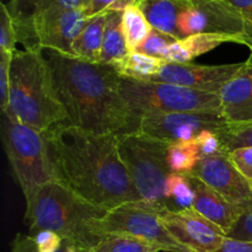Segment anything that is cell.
<instances>
[{"label":"cell","mask_w":252,"mask_h":252,"mask_svg":"<svg viewBox=\"0 0 252 252\" xmlns=\"http://www.w3.org/2000/svg\"><path fill=\"white\" fill-rule=\"evenodd\" d=\"M46 133L57 179L78 196L106 211L140 201L121 159L117 135L69 123H59Z\"/></svg>","instance_id":"1"},{"label":"cell","mask_w":252,"mask_h":252,"mask_svg":"<svg viewBox=\"0 0 252 252\" xmlns=\"http://www.w3.org/2000/svg\"><path fill=\"white\" fill-rule=\"evenodd\" d=\"M47 51L66 123L98 134L120 135L139 129L140 117L121 95V74L113 66Z\"/></svg>","instance_id":"2"},{"label":"cell","mask_w":252,"mask_h":252,"mask_svg":"<svg viewBox=\"0 0 252 252\" xmlns=\"http://www.w3.org/2000/svg\"><path fill=\"white\" fill-rule=\"evenodd\" d=\"M107 212L81 198L62 182L53 181L37 189L26 202L25 220L30 235L51 230L79 252H90L102 239L95 231L94 221Z\"/></svg>","instance_id":"3"},{"label":"cell","mask_w":252,"mask_h":252,"mask_svg":"<svg viewBox=\"0 0 252 252\" xmlns=\"http://www.w3.org/2000/svg\"><path fill=\"white\" fill-rule=\"evenodd\" d=\"M2 115L42 132L68 122L42 49L14 53L10 66L9 106Z\"/></svg>","instance_id":"4"},{"label":"cell","mask_w":252,"mask_h":252,"mask_svg":"<svg viewBox=\"0 0 252 252\" xmlns=\"http://www.w3.org/2000/svg\"><path fill=\"white\" fill-rule=\"evenodd\" d=\"M46 132L2 115V144L26 202L42 186L58 181Z\"/></svg>","instance_id":"5"},{"label":"cell","mask_w":252,"mask_h":252,"mask_svg":"<svg viewBox=\"0 0 252 252\" xmlns=\"http://www.w3.org/2000/svg\"><path fill=\"white\" fill-rule=\"evenodd\" d=\"M118 152L140 199L169 207L165 184L171 174L167 165L170 143L144 134L140 130L117 135Z\"/></svg>","instance_id":"6"},{"label":"cell","mask_w":252,"mask_h":252,"mask_svg":"<svg viewBox=\"0 0 252 252\" xmlns=\"http://www.w3.org/2000/svg\"><path fill=\"white\" fill-rule=\"evenodd\" d=\"M120 91L140 118L149 113L221 112L220 96L217 93L123 75H121Z\"/></svg>","instance_id":"7"},{"label":"cell","mask_w":252,"mask_h":252,"mask_svg":"<svg viewBox=\"0 0 252 252\" xmlns=\"http://www.w3.org/2000/svg\"><path fill=\"white\" fill-rule=\"evenodd\" d=\"M158 204L143 199L111 209L94 221L95 231L103 238L107 234H121L142 239L167 252H194L180 243L166 229L157 214Z\"/></svg>","instance_id":"8"},{"label":"cell","mask_w":252,"mask_h":252,"mask_svg":"<svg viewBox=\"0 0 252 252\" xmlns=\"http://www.w3.org/2000/svg\"><path fill=\"white\" fill-rule=\"evenodd\" d=\"M182 39L198 33L224 34L233 37L252 51V33L235 7L226 0H211L192 5L179 17Z\"/></svg>","instance_id":"9"},{"label":"cell","mask_w":252,"mask_h":252,"mask_svg":"<svg viewBox=\"0 0 252 252\" xmlns=\"http://www.w3.org/2000/svg\"><path fill=\"white\" fill-rule=\"evenodd\" d=\"M228 125L221 112H167L142 116L139 129L167 143L191 142L203 130L218 133Z\"/></svg>","instance_id":"10"},{"label":"cell","mask_w":252,"mask_h":252,"mask_svg":"<svg viewBox=\"0 0 252 252\" xmlns=\"http://www.w3.org/2000/svg\"><path fill=\"white\" fill-rule=\"evenodd\" d=\"M157 214L167 230L194 252H214L223 245L226 234L194 208L174 211L157 206Z\"/></svg>","instance_id":"11"},{"label":"cell","mask_w":252,"mask_h":252,"mask_svg":"<svg viewBox=\"0 0 252 252\" xmlns=\"http://www.w3.org/2000/svg\"><path fill=\"white\" fill-rule=\"evenodd\" d=\"M191 174L202 180L230 203L244 209L252 208L250 184L231 161L226 150L211 157L201 158Z\"/></svg>","instance_id":"12"},{"label":"cell","mask_w":252,"mask_h":252,"mask_svg":"<svg viewBox=\"0 0 252 252\" xmlns=\"http://www.w3.org/2000/svg\"><path fill=\"white\" fill-rule=\"evenodd\" d=\"M89 19L86 10L44 11L36 16L33 29L41 49L74 57L73 46Z\"/></svg>","instance_id":"13"},{"label":"cell","mask_w":252,"mask_h":252,"mask_svg":"<svg viewBox=\"0 0 252 252\" xmlns=\"http://www.w3.org/2000/svg\"><path fill=\"white\" fill-rule=\"evenodd\" d=\"M243 63L225 65H198V64L165 63L152 81L185 86L193 90L217 93L235 75Z\"/></svg>","instance_id":"14"},{"label":"cell","mask_w":252,"mask_h":252,"mask_svg":"<svg viewBox=\"0 0 252 252\" xmlns=\"http://www.w3.org/2000/svg\"><path fill=\"white\" fill-rule=\"evenodd\" d=\"M221 113L229 125L252 122V59L244 62L238 73L221 88Z\"/></svg>","instance_id":"15"},{"label":"cell","mask_w":252,"mask_h":252,"mask_svg":"<svg viewBox=\"0 0 252 252\" xmlns=\"http://www.w3.org/2000/svg\"><path fill=\"white\" fill-rule=\"evenodd\" d=\"M186 175L194 191L193 208L209 219L212 223L218 225L228 236L239 218L248 209H244L226 201L223 196H220L218 192L211 189L208 185L204 184L191 172H186Z\"/></svg>","instance_id":"16"},{"label":"cell","mask_w":252,"mask_h":252,"mask_svg":"<svg viewBox=\"0 0 252 252\" xmlns=\"http://www.w3.org/2000/svg\"><path fill=\"white\" fill-rule=\"evenodd\" d=\"M153 29L182 39L179 31V17L192 6L191 0H142L138 5Z\"/></svg>","instance_id":"17"},{"label":"cell","mask_w":252,"mask_h":252,"mask_svg":"<svg viewBox=\"0 0 252 252\" xmlns=\"http://www.w3.org/2000/svg\"><path fill=\"white\" fill-rule=\"evenodd\" d=\"M129 54L122 29V12H108L98 63L113 66L121 74Z\"/></svg>","instance_id":"18"},{"label":"cell","mask_w":252,"mask_h":252,"mask_svg":"<svg viewBox=\"0 0 252 252\" xmlns=\"http://www.w3.org/2000/svg\"><path fill=\"white\" fill-rule=\"evenodd\" d=\"M41 2L42 0H10L6 4L16 27L17 41L24 44L25 51L41 49L33 29V21L41 9Z\"/></svg>","instance_id":"19"},{"label":"cell","mask_w":252,"mask_h":252,"mask_svg":"<svg viewBox=\"0 0 252 252\" xmlns=\"http://www.w3.org/2000/svg\"><path fill=\"white\" fill-rule=\"evenodd\" d=\"M107 16L108 12H106L89 19L88 24L74 42V57L91 63H98Z\"/></svg>","instance_id":"20"},{"label":"cell","mask_w":252,"mask_h":252,"mask_svg":"<svg viewBox=\"0 0 252 252\" xmlns=\"http://www.w3.org/2000/svg\"><path fill=\"white\" fill-rule=\"evenodd\" d=\"M122 29L130 53L137 52L148 38L153 27L138 5L127 7L122 12Z\"/></svg>","instance_id":"21"},{"label":"cell","mask_w":252,"mask_h":252,"mask_svg":"<svg viewBox=\"0 0 252 252\" xmlns=\"http://www.w3.org/2000/svg\"><path fill=\"white\" fill-rule=\"evenodd\" d=\"M165 198L169 208L175 206V211L193 208L194 191L186 174L171 172L165 184Z\"/></svg>","instance_id":"22"},{"label":"cell","mask_w":252,"mask_h":252,"mask_svg":"<svg viewBox=\"0 0 252 252\" xmlns=\"http://www.w3.org/2000/svg\"><path fill=\"white\" fill-rule=\"evenodd\" d=\"M167 165L172 172L193 171L201 160V152L196 139L191 142L171 143L167 149Z\"/></svg>","instance_id":"23"},{"label":"cell","mask_w":252,"mask_h":252,"mask_svg":"<svg viewBox=\"0 0 252 252\" xmlns=\"http://www.w3.org/2000/svg\"><path fill=\"white\" fill-rule=\"evenodd\" d=\"M161 249L142 239L121 234H107L90 252H160Z\"/></svg>","instance_id":"24"},{"label":"cell","mask_w":252,"mask_h":252,"mask_svg":"<svg viewBox=\"0 0 252 252\" xmlns=\"http://www.w3.org/2000/svg\"><path fill=\"white\" fill-rule=\"evenodd\" d=\"M165 63L166 62L162 59L148 56L142 52H133L128 57L125 68L121 71V75L140 79V80H150L153 76L159 73Z\"/></svg>","instance_id":"25"},{"label":"cell","mask_w":252,"mask_h":252,"mask_svg":"<svg viewBox=\"0 0 252 252\" xmlns=\"http://www.w3.org/2000/svg\"><path fill=\"white\" fill-rule=\"evenodd\" d=\"M218 137L228 153L241 148L252 147V122L245 125H226L219 130Z\"/></svg>","instance_id":"26"},{"label":"cell","mask_w":252,"mask_h":252,"mask_svg":"<svg viewBox=\"0 0 252 252\" xmlns=\"http://www.w3.org/2000/svg\"><path fill=\"white\" fill-rule=\"evenodd\" d=\"M186 46L187 51L189 52L192 58L202 56L207 52L213 51L214 48L219 47L220 44L226 43V42H234L238 43L235 38L224 34H214V33H198L193 36H189L186 38L181 39Z\"/></svg>","instance_id":"27"},{"label":"cell","mask_w":252,"mask_h":252,"mask_svg":"<svg viewBox=\"0 0 252 252\" xmlns=\"http://www.w3.org/2000/svg\"><path fill=\"white\" fill-rule=\"evenodd\" d=\"M1 15H0V52L14 54L16 49L17 32L14 19L9 11L6 4L1 2Z\"/></svg>","instance_id":"28"},{"label":"cell","mask_w":252,"mask_h":252,"mask_svg":"<svg viewBox=\"0 0 252 252\" xmlns=\"http://www.w3.org/2000/svg\"><path fill=\"white\" fill-rule=\"evenodd\" d=\"M175 41H177V39H175L174 37L153 29L150 34L148 36V38L145 39L144 43L139 47V49H138L137 52H142V53L148 54V56L162 59L166 49L169 48Z\"/></svg>","instance_id":"29"},{"label":"cell","mask_w":252,"mask_h":252,"mask_svg":"<svg viewBox=\"0 0 252 252\" xmlns=\"http://www.w3.org/2000/svg\"><path fill=\"white\" fill-rule=\"evenodd\" d=\"M140 1L142 0H90V5L86 12L89 17L111 11L123 12L127 7L139 5Z\"/></svg>","instance_id":"30"},{"label":"cell","mask_w":252,"mask_h":252,"mask_svg":"<svg viewBox=\"0 0 252 252\" xmlns=\"http://www.w3.org/2000/svg\"><path fill=\"white\" fill-rule=\"evenodd\" d=\"M14 54L0 52V101H1V112L5 113L9 106L10 90V66Z\"/></svg>","instance_id":"31"},{"label":"cell","mask_w":252,"mask_h":252,"mask_svg":"<svg viewBox=\"0 0 252 252\" xmlns=\"http://www.w3.org/2000/svg\"><path fill=\"white\" fill-rule=\"evenodd\" d=\"M32 236L39 252H58L64 246V240L54 231L39 230Z\"/></svg>","instance_id":"32"},{"label":"cell","mask_w":252,"mask_h":252,"mask_svg":"<svg viewBox=\"0 0 252 252\" xmlns=\"http://www.w3.org/2000/svg\"><path fill=\"white\" fill-rule=\"evenodd\" d=\"M229 157L252 189V147L234 150L229 153Z\"/></svg>","instance_id":"33"},{"label":"cell","mask_w":252,"mask_h":252,"mask_svg":"<svg viewBox=\"0 0 252 252\" xmlns=\"http://www.w3.org/2000/svg\"><path fill=\"white\" fill-rule=\"evenodd\" d=\"M196 143L199 147L201 158L211 157V155L218 154V153L225 150L221 145L218 134L216 132H212V130H203L196 138Z\"/></svg>","instance_id":"34"},{"label":"cell","mask_w":252,"mask_h":252,"mask_svg":"<svg viewBox=\"0 0 252 252\" xmlns=\"http://www.w3.org/2000/svg\"><path fill=\"white\" fill-rule=\"evenodd\" d=\"M228 238L240 241H252V208L248 209L239 218Z\"/></svg>","instance_id":"35"},{"label":"cell","mask_w":252,"mask_h":252,"mask_svg":"<svg viewBox=\"0 0 252 252\" xmlns=\"http://www.w3.org/2000/svg\"><path fill=\"white\" fill-rule=\"evenodd\" d=\"M90 0H42L38 14L44 11H58V10L83 9L88 11Z\"/></svg>","instance_id":"36"},{"label":"cell","mask_w":252,"mask_h":252,"mask_svg":"<svg viewBox=\"0 0 252 252\" xmlns=\"http://www.w3.org/2000/svg\"><path fill=\"white\" fill-rule=\"evenodd\" d=\"M68 251V244L64 243V246L61 251L58 252H66ZM11 252H39L37 249L36 243L32 235H25V234H17L15 236L14 241L11 245Z\"/></svg>","instance_id":"37"},{"label":"cell","mask_w":252,"mask_h":252,"mask_svg":"<svg viewBox=\"0 0 252 252\" xmlns=\"http://www.w3.org/2000/svg\"><path fill=\"white\" fill-rule=\"evenodd\" d=\"M214 252H252V241L234 240L226 236L223 245Z\"/></svg>","instance_id":"38"},{"label":"cell","mask_w":252,"mask_h":252,"mask_svg":"<svg viewBox=\"0 0 252 252\" xmlns=\"http://www.w3.org/2000/svg\"><path fill=\"white\" fill-rule=\"evenodd\" d=\"M241 15L252 33V0H226Z\"/></svg>","instance_id":"39"},{"label":"cell","mask_w":252,"mask_h":252,"mask_svg":"<svg viewBox=\"0 0 252 252\" xmlns=\"http://www.w3.org/2000/svg\"><path fill=\"white\" fill-rule=\"evenodd\" d=\"M192 5H197V4H202V2L206 1H211V0H191Z\"/></svg>","instance_id":"40"},{"label":"cell","mask_w":252,"mask_h":252,"mask_svg":"<svg viewBox=\"0 0 252 252\" xmlns=\"http://www.w3.org/2000/svg\"><path fill=\"white\" fill-rule=\"evenodd\" d=\"M66 252H79V251H78V250H75V249L71 248V246H69V245H68V251H66Z\"/></svg>","instance_id":"41"},{"label":"cell","mask_w":252,"mask_h":252,"mask_svg":"<svg viewBox=\"0 0 252 252\" xmlns=\"http://www.w3.org/2000/svg\"><path fill=\"white\" fill-rule=\"evenodd\" d=\"M250 59H252V51H251V56H250Z\"/></svg>","instance_id":"42"}]
</instances>
